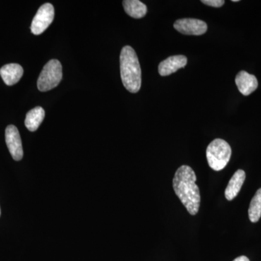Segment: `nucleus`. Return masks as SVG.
Returning a JSON list of instances; mask_svg holds the SVG:
<instances>
[{
  "instance_id": "obj_11",
  "label": "nucleus",
  "mask_w": 261,
  "mask_h": 261,
  "mask_svg": "<svg viewBox=\"0 0 261 261\" xmlns=\"http://www.w3.org/2000/svg\"><path fill=\"white\" fill-rule=\"evenodd\" d=\"M245 176L246 175L243 170H238L234 173L225 190L226 200L231 201L237 197L245 182Z\"/></svg>"
},
{
  "instance_id": "obj_6",
  "label": "nucleus",
  "mask_w": 261,
  "mask_h": 261,
  "mask_svg": "<svg viewBox=\"0 0 261 261\" xmlns=\"http://www.w3.org/2000/svg\"><path fill=\"white\" fill-rule=\"evenodd\" d=\"M173 27L178 32L186 35H202L207 29L205 22L195 18L179 19L175 22Z\"/></svg>"
},
{
  "instance_id": "obj_18",
  "label": "nucleus",
  "mask_w": 261,
  "mask_h": 261,
  "mask_svg": "<svg viewBox=\"0 0 261 261\" xmlns=\"http://www.w3.org/2000/svg\"><path fill=\"white\" fill-rule=\"evenodd\" d=\"M0 216H1V209H0Z\"/></svg>"
},
{
  "instance_id": "obj_9",
  "label": "nucleus",
  "mask_w": 261,
  "mask_h": 261,
  "mask_svg": "<svg viewBox=\"0 0 261 261\" xmlns=\"http://www.w3.org/2000/svg\"><path fill=\"white\" fill-rule=\"evenodd\" d=\"M235 82L239 91L245 96L250 95L254 91L256 90L258 86L256 77L244 70L237 75Z\"/></svg>"
},
{
  "instance_id": "obj_1",
  "label": "nucleus",
  "mask_w": 261,
  "mask_h": 261,
  "mask_svg": "<svg viewBox=\"0 0 261 261\" xmlns=\"http://www.w3.org/2000/svg\"><path fill=\"white\" fill-rule=\"evenodd\" d=\"M196 181L195 171L188 166L178 168L173 179L175 193L192 216L198 213L200 205V190Z\"/></svg>"
},
{
  "instance_id": "obj_7",
  "label": "nucleus",
  "mask_w": 261,
  "mask_h": 261,
  "mask_svg": "<svg viewBox=\"0 0 261 261\" xmlns=\"http://www.w3.org/2000/svg\"><path fill=\"white\" fill-rule=\"evenodd\" d=\"M5 141L10 153L15 161H20L23 157L21 138L17 127L9 125L5 130Z\"/></svg>"
},
{
  "instance_id": "obj_14",
  "label": "nucleus",
  "mask_w": 261,
  "mask_h": 261,
  "mask_svg": "<svg viewBox=\"0 0 261 261\" xmlns=\"http://www.w3.org/2000/svg\"><path fill=\"white\" fill-rule=\"evenodd\" d=\"M249 219L252 223L257 222L261 217V188L252 197L248 210Z\"/></svg>"
},
{
  "instance_id": "obj_12",
  "label": "nucleus",
  "mask_w": 261,
  "mask_h": 261,
  "mask_svg": "<svg viewBox=\"0 0 261 261\" xmlns=\"http://www.w3.org/2000/svg\"><path fill=\"white\" fill-rule=\"evenodd\" d=\"M45 116L44 110L41 107L34 108L27 113L25 126L30 132H35L42 123Z\"/></svg>"
},
{
  "instance_id": "obj_3",
  "label": "nucleus",
  "mask_w": 261,
  "mask_h": 261,
  "mask_svg": "<svg viewBox=\"0 0 261 261\" xmlns=\"http://www.w3.org/2000/svg\"><path fill=\"white\" fill-rule=\"evenodd\" d=\"M231 155V147L222 139H216L211 142L206 150L209 166L216 171H221L226 167Z\"/></svg>"
},
{
  "instance_id": "obj_17",
  "label": "nucleus",
  "mask_w": 261,
  "mask_h": 261,
  "mask_svg": "<svg viewBox=\"0 0 261 261\" xmlns=\"http://www.w3.org/2000/svg\"><path fill=\"white\" fill-rule=\"evenodd\" d=\"M232 2H234V3H236V2H239V0H232Z\"/></svg>"
},
{
  "instance_id": "obj_4",
  "label": "nucleus",
  "mask_w": 261,
  "mask_h": 261,
  "mask_svg": "<svg viewBox=\"0 0 261 261\" xmlns=\"http://www.w3.org/2000/svg\"><path fill=\"white\" fill-rule=\"evenodd\" d=\"M63 78L62 65L58 60H51L44 65L38 79L37 87L41 92L56 88Z\"/></svg>"
},
{
  "instance_id": "obj_2",
  "label": "nucleus",
  "mask_w": 261,
  "mask_h": 261,
  "mask_svg": "<svg viewBox=\"0 0 261 261\" xmlns=\"http://www.w3.org/2000/svg\"><path fill=\"white\" fill-rule=\"evenodd\" d=\"M120 65L123 86L128 92L137 93L142 84V71L137 53L130 46H125L122 49Z\"/></svg>"
},
{
  "instance_id": "obj_15",
  "label": "nucleus",
  "mask_w": 261,
  "mask_h": 261,
  "mask_svg": "<svg viewBox=\"0 0 261 261\" xmlns=\"http://www.w3.org/2000/svg\"><path fill=\"white\" fill-rule=\"evenodd\" d=\"M202 3L208 6L214 7V8H221L224 5V0H202Z\"/></svg>"
},
{
  "instance_id": "obj_5",
  "label": "nucleus",
  "mask_w": 261,
  "mask_h": 261,
  "mask_svg": "<svg viewBox=\"0 0 261 261\" xmlns=\"http://www.w3.org/2000/svg\"><path fill=\"white\" fill-rule=\"evenodd\" d=\"M55 10L50 3H45L39 8L37 14L33 19L31 30L35 35L42 34L53 23Z\"/></svg>"
},
{
  "instance_id": "obj_8",
  "label": "nucleus",
  "mask_w": 261,
  "mask_h": 261,
  "mask_svg": "<svg viewBox=\"0 0 261 261\" xmlns=\"http://www.w3.org/2000/svg\"><path fill=\"white\" fill-rule=\"evenodd\" d=\"M187 64V58L184 56H173L164 60L159 64V71L162 76L172 74Z\"/></svg>"
},
{
  "instance_id": "obj_16",
  "label": "nucleus",
  "mask_w": 261,
  "mask_h": 261,
  "mask_svg": "<svg viewBox=\"0 0 261 261\" xmlns=\"http://www.w3.org/2000/svg\"><path fill=\"white\" fill-rule=\"evenodd\" d=\"M233 261H250V260H249L248 257L243 255V256L237 257V258L234 259Z\"/></svg>"
},
{
  "instance_id": "obj_10",
  "label": "nucleus",
  "mask_w": 261,
  "mask_h": 261,
  "mask_svg": "<svg viewBox=\"0 0 261 261\" xmlns=\"http://www.w3.org/2000/svg\"><path fill=\"white\" fill-rule=\"evenodd\" d=\"M23 75V68L17 63L5 65L0 69V75L8 86H13L18 83Z\"/></svg>"
},
{
  "instance_id": "obj_13",
  "label": "nucleus",
  "mask_w": 261,
  "mask_h": 261,
  "mask_svg": "<svg viewBox=\"0 0 261 261\" xmlns=\"http://www.w3.org/2000/svg\"><path fill=\"white\" fill-rule=\"evenodd\" d=\"M123 8L127 14L134 18H142L147 13V6L139 0H125Z\"/></svg>"
}]
</instances>
